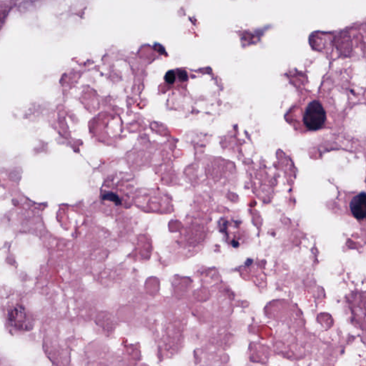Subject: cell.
<instances>
[{"instance_id":"cell-8","label":"cell","mask_w":366,"mask_h":366,"mask_svg":"<svg viewBox=\"0 0 366 366\" xmlns=\"http://www.w3.org/2000/svg\"><path fill=\"white\" fill-rule=\"evenodd\" d=\"M176 79V73L174 71H168L166 76H165V81L168 84H173Z\"/></svg>"},{"instance_id":"cell-6","label":"cell","mask_w":366,"mask_h":366,"mask_svg":"<svg viewBox=\"0 0 366 366\" xmlns=\"http://www.w3.org/2000/svg\"><path fill=\"white\" fill-rule=\"evenodd\" d=\"M350 210L357 220H362L366 218V193H359L351 200Z\"/></svg>"},{"instance_id":"cell-3","label":"cell","mask_w":366,"mask_h":366,"mask_svg":"<svg viewBox=\"0 0 366 366\" xmlns=\"http://www.w3.org/2000/svg\"><path fill=\"white\" fill-rule=\"evenodd\" d=\"M326 121V113L322 105L317 101L310 102L303 114V123L311 131L320 129Z\"/></svg>"},{"instance_id":"cell-5","label":"cell","mask_w":366,"mask_h":366,"mask_svg":"<svg viewBox=\"0 0 366 366\" xmlns=\"http://www.w3.org/2000/svg\"><path fill=\"white\" fill-rule=\"evenodd\" d=\"M8 319L11 325L17 329L22 330H30L33 327L27 312L22 305L13 307L8 314Z\"/></svg>"},{"instance_id":"cell-1","label":"cell","mask_w":366,"mask_h":366,"mask_svg":"<svg viewBox=\"0 0 366 366\" xmlns=\"http://www.w3.org/2000/svg\"><path fill=\"white\" fill-rule=\"evenodd\" d=\"M350 321L357 328L366 331V293H355L347 298Z\"/></svg>"},{"instance_id":"cell-2","label":"cell","mask_w":366,"mask_h":366,"mask_svg":"<svg viewBox=\"0 0 366 366\" xmlns=\"http://www.w3.org/2000/svg\"><path fill=\"white\" fill-rule=\"evenodd\" d=\"M219 228L225 235L227 243L232 247L239 248L244 243L245 236L241 222L225 218L220 221Z\"/></svg>"},{"instance_id":"cell-4","label":"cell","mask_w":366,"mask_h":366,"mask_svg":"<svg viewBox=\"0 0 366 366\" xmlns=\"http://www.w3.org/2000/svg\"><path fill=\"white\" fill-rule=\"evenodd\" d=\"M206 232L203 225L197 224L193 221L185 227L181 235L179 245L183 248H197L204 243L205 240L196 238L197 234Z\"/></svg>"},{"instance_id":"cell-7","label":"cell","mask_w":366,"mask_h":366,"mask_svg":"<svg viewBox=\"0 0 366 366\" xmlns=\"http://www.w3.org/2000/svg\"><path fill=\"white\" fill-rule=\"evenodd\" d=\"M103 200H107L109 201H113L115 203L120 205L121 204V200L120 198L115 193H108L106 194H104L103 196Z\"/></svg>"}]
</instances>
